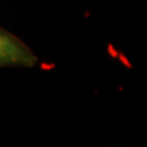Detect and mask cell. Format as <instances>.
Wrapping results in <instances>:
<instances>
[{
  "instance_id": "6da1fadb",
  "label": "cell",
  "mask_w": 147,
  "mask_h": 147,
  "mask_svg": "<svg viewBox=\"0 0 147 147\" xmlns=\"http://www.w3.org/2000/svg\"><path fill=\"white\" fill-rule=\"evenodd\" d=\"M34 60L24 45L0 31V65H32Z\"/></svg>"
}]
</instances>
